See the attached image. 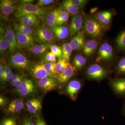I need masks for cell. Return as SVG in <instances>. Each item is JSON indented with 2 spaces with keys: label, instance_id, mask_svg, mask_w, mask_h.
<instances>
[{
  "label": "cell",
  "instance_id": "4dcf8cb0",
  "mask_svg": "<svg viewBox=\"0 0 125 125\" xmlns=\"http://www.w3.org/2000/svg\"><path fill=\"white\" fill-rule=\"evenodd\" d=\"M116 71L118 75L125 76V56L118 61L116 66Z\"/></svg>",
  "mask_w": 125,
  "mask_h": 125
},
{
  "label": "cell",
  "instance_id": "ffe728a7",
  "mask_svg": "<svg viewBox=\"0 0 125 125\" xmlns=\"http://www.w3.org/2000/svg\"><path fill=\"white\" fill-rule=\"evenodd\" d=\"M112 16V12L109 11H105L98 14L96 18L104 28L105 26H107L109 24Z\"/></svg>",
  "mask_w": 125,
  "mask_h": 125
},
{
  "label": "cell",
  "instance_id": "7c38bea8",
  "mask_svg": "<svg viewBox=\"0 0 125 125\" xmlns=\"http://www.w3.org/2000/svg\"><path fill=\"white\" fill-rule=\"evenodd\" d=\"M6 37L10 43V51L12 53L14 52L16 48L18 47L15 33L10 25H8L5 32Z\"/></svg>",
  "mask_w": 125,
  "mask_h": 125
},
{
  "label": "cell",
  "instance_id": "2e32d148",
  "mask_svg": "<svg viewBox=\"0 0 125 125\" xmlns=\"http://www.w3.org/2000/svg\"><path fill=\"white\" fill-rule=\"evenodd\" d=\"M61 11V9H57L47 15L45 18V24L47 28L52 29L57 26L56 21L59 14Z\"/></svg>",
  "mask_w": 125,
  "mask_h": 125
},
{
  "label": "cell",
  "instance_id": "ba28073f",
  "mask_svg": "<svg viewBox=\"0 0 125 125\" xmlns=\"http://www.w3.org/2000/svg\"><path fill=\"white\" fill-rule=\"evenodd\" d=\"M98 60H111L113 57V49L109 43L105 42L99 48L98 51Z\"/></svg>",
  "mask_w": 125,
  "mask_h": 125
},
{
  "label": "cell",
  "instance_id": "d6a6232c",
  "mask_svg": "<svg viewBox=\"0 0 125 125\" xmlns=\"http://www.w3.org/2000/svg\"><path fill=\"white\" fill-rule=\"evenodd\" d=\"M62 48L63 52V58L65 59L67 61L69 62L70 57L73 50L69 43H66L63 44L62 45Z\"/></svg>",
  "mask_w": 125,
  "mask_h": 125
},
{
  "label": "cell",
  "instance_id": "f35d334b",
  "mask_svg": "<svg viewBox=\"0 0 125 125\" xmlns=\"http://www.w3.org/2000/svg\"><path fill=\"white\" fill-rule=\"evenodd\" d=\"M54 1L53 0H39L36 5L39 7H41L52 4Z\"/></svg>",
  "mask_w": 125,
  "mask_h": 125
},
{
  "label": "cell",
  "instance_id": "484cf974",
  "mask_svg": "<svg viewBox=\"0 0 125 125\" xmlns=\"http://www.w3.org/2000/svg\"><path fill=\"white\" fill-rule=\"evenodd\" d=\"M49 46V44L47 43H41L34 45L29 48L30 51L34 55H40L44 53L48 48Z\"/></svg>",
  "mask_w": 125,
  "mask_h": 125
},
{
  "label": "cell",
  "instance_id": "44dd1931",
  "mask_svg": "<svg viewBox=\"0 0 125 125\" xmlns=\"http://www.w3.org/2000/svg\"><path fill=\"white\" fill-rule=\"evenodd\" d=\"M62 7L69 14L74 16L79 14V8L75 4L72 0H66L63 1Z\"/></svg>",
  "mask_w": 125,
  "mask_h": 125
},
{
  "label": "cell",
  "instance_id": "e0dca14e",
  "mask_svg": "<svg viewBox=\"0 0 125 125\" xmlns=\"http://www.w3.org/2000/svg\"><path fill=\"white\" fill-rule=\"evenodd\" d=\"M81 87L82 84L79 81L72 80L70 81L66 87V92L71 98L74 99L81 89Z\"/></svg>",
  "mask_w": 125,
  "mask_h": 125
},
{
  "label": "cell",
  "instance_id": "ac0fdd59",
  "mask_svg": "<svg viewBox=\"0 0 125 125\" xmlns=\"http://www.w3.org/2000/svg\"><path fill=\"white\" fill-rule=\"evenodd\" d=\"M75 69L70 65L64 71L59 74L57 80L61 84H63L67 83L71 78L73 75L74 73Z\"/></svg>",
  "mask_w": 125,
  "mask_h": 125
},
{
  "label": "cell",
  "instance_id": "8992f818",
  "mask_svg": "<svg viewBox=\"0 0 125 125\" xmlns=\"http://www.w3.org/2000/svg\"><path fill=\"white\" fill-rule=\"evenodd\" d=\"M83 15L79 14L73 16L70 26L69 34L70 37L76 35L83 27Z\"/></svg>",
  "mask_w": 125,
  "mask_h": 125
},
{
  "label": "cell",
  "instance_id": "9a60e30c",
  "mask_svg": "<svg viewBox=\"0 0 125 125\" xmlns=\"http://www.w3.org/2000/svg\"><path fill=\"white\" fill-rule=\"evenodd\" d=\"M70 45L73 50L82 49L85 45V37L83 31H79L72 39L69 42Z\"/></svg>",
  "mask_w": 125,
  "mask_h": 125
},
{
  "label": "cell",
  "instance_id": "d4e9b609",
  "mask_svg": "<svg viewBox=\"0 0 125 125\" xmlns=\"http://www.w3.org/2000/svg\"><path fill=\"white\" fill-rule=\"evenodd\" d=\"M13 28L16 32H19L27 35L32 36L33 32V30L31 27L22 23L20 22L19 23H15L14 24Z\"/></svg>",
  "mask_w": 125,
  "mask_h": 125
},
{
  "label": "cell",
  "instance_id": "681fc988",
  "mask_svg": "<svg viewBox=\"0 0 125 125\" xmlns=\"http://www.w3.org/2000/svg\"><path fill=\"white\" fill-rule=\"evenodd\" d=\"M122 113L125 115V100L123 104V108H122Z\"/></svg>",
  "mask_w": 125,
  "mask_h": 125
},
{
  "label": "cell",
  "instance_id": "d590c367",
  "mask_svg": "<svg viewBox=\"0 0 125 125\" xmlns=\"http://www.w3.org/2000/svg\"><path fill=\"white\" fill-rule=\"evenodd\" d=\"M38 16L35 15H29L23 16L22 18L18 19V20L20 23H22L26 25L30 21L37 18Z\"/></svg>",
  "mask_w": 125,
  "mask_h": 125
},
{
  "label": "cell",
  "instance_id": "cb8c5ba5",
  "mask_svg": "<svg viewBox=\"0 0 125 125\" xmlns=\"http://www.w3.org/2000/svg\"><path fill=\"white\" fill-rule=\"evenodd\" d=\"M98 46V43L95 40L92 39L87 41L83 48V52L85 55H91L94 52Z\"/></svg>",
  "mask_w": 125,
  "mask_h": 125
},
{
  "label": "cell",
  "instance_id": "4316f807",
  "mask_svg": "<svg viewBox=\"0 0 125 125\" xmlns=\"http://www.w3.org/2000/svg\"><path fill=\"white\" fill-rule=\"evenodd\" d=\"M74 66L77 69H82L87 63V60L83 56L77 55L75 56L73 61Z\"/></svg>",
  "mask_w": 125,
  "mask_h": 125
},
{
  "label": "cell",
  "instance_id": "5bb4252c",
  "mask_svg": "<svg viewBox=\"0 0 125 125\" xmlns=\"http://www.w3.org/2000/svg\"><path fill=\"white\" fill-rule=\"evenodd\" d=\"M38 85L43 90L46 92L55 89L57 86L56 82L53 78L47 77L39 81Z\"/></svg>",
  "mask_w": 125,
  "mask_h": 125
},
{
  "label": "cell",
  "instance_id": "277c9868",
  "mask_svg": "<svg viewBox=\"0 0 125 125\" xmlns=\"http://www.w3.org/2000/svg\"><path fill=\"white\" fill-rule=\"evenodd\" d=\"M88 78L91 79L100 80L107 75V72L102 66L98 64H93L90 66L86 71Z\"/></svg>",
  "mask_w": 125,
  "mask_h": 125
},
{
  "label": "cell",
  "instance_id": "e575fe53",
  "mask_svg": "<svg viewBox=\"0 0 125 125\" xmlns=\"http://www.w3.org/2000/svg\"><path fill=\"white\" fill-rule=\"evenodd\" d=\"M56 64L55 62H47L44 64V65L47 71L53 74L57 73L56 70Z\"/></svg>",
  "mask_w": 125,
  "mask_h": 125
},
{
  "label": "cell",
  "instance_id": "9c48e42d",
  "mask_svg": "<svg viewBox=\"0 0 125 125\" xmlns=\"http://www.w3.org/2000/svg\"><path fill=\"white\" fill-rule=\"evenodd\" d=\"M16 6L13 1L10 0H1L0 9L1 14L4 19L7 20L9 16L13 13Z\"/></svg>",
  "mask_w": 125,
  "mask_h": 125
},
{
  "label": "cell",
  "instance_id": "8d00e7d4",
  "mask_svg": "<svg viewBox=\"0 0 125 125\" xmlns=\"http://www.w3.org/2000/svg\"><path fill=\"white\" fill-rule=\"evenodd\" d=\"M56 57L51 52H48L45 57L44 59L45 61L47 62H55Z\"/></svg>",
  "mask_w": 125,
  "mask_h": 125
},
{
  "label": "cell",
  "instance_id": "c3c4849f",
  "mask_svg": "<svg viewBox=\"0 0 125 125\" xmlns=\"http://www.w3.org/2000/svg\"><path fill=\"white\" fill-rule=\"evenodd\" d=\"M33 0H21V2L23 4H31L32 2H33Z\"/></svg>",
  "mask_w": 125,
  "mask_h": 125
},
{
  "label": "cell",
  "instance_id": "4fadbf2b",
  "mask_svg": "<svg viewBox=\"0 0 125 125\" xmlns=\"http://www.w3.org/2000/svg\"><path fill=\"white\" fill-rule=\"evenodd\" d=\"M111 85L117 95L122 97H125V78L115 79L112 81Z\"/></svg>",
  "mask_w": 125,
  "mask_h": 125
},
{
  "label": "cell",
  "instance_id": "83f0119b",
  "mask_svg": "<svg viewBox=\"0 0 125 125\" xmlns=\"http://www.w3.org/2000/svg\"><path fill=\"white\" fill-rule=\"evenodd\" d=\"M70 65L69 62L64 58L58 59L56 64V73L60 74L63 72Z\"/></svg>",
  "mask_w": 125,
  "mask_h": 125
},
{
  "label": "cell",
  "instance_id": "7dc6e473",
  "mask_svg": "<svg viewBox=\"0 0 125 125\" xmlns=\"http://www.w3.org/2000/svg\"><path fill=\"white\" fill-rule=\"evenodd\" d=\"M21 76H22L19 75H14V76H13V78H12V79H11V80H10L11 81V82H13L15 81L16 80H17L18 79L20 78Z\"/></svg>",
  "mask_w": 125,
  "mask_h": 125
},
{
  "label": "cell",
  "instance_id": "836d02e7",
  "mask_svg": "<svg viewBox=\"0 0 125 125\" xmlns=\"http://www.w3.org/2000/svg\"><path fill=\"white\" fill-rule=\"evenodd\" d=\"M50 48L51 52L59 59L63 58V52L61 48L57 45H52L50 46Z\"/></svg>",
  "mask_w": 125,
  "mask_h": 125
},
{
  "label": "cell",
  "instance_id": "60d3db41",
  "mask_svg": "<svg viewBox=\"0 0 125 125\" xmlns=\"http://www.w3.org/2000/svg\"><path fill=\"white\" fill-rule=\"evenodd\" d=\"M75 4L79 8L83 7L86 4L88 1L86 0H72Z\"/></svg>",
  "mask_w": 125,
  "mask_h": 125
},
{
  "label": "cell",
  "instance_id": "d6986e66",
  "mask_svg": "<svg viewBox=\"0 0 125 125\" xmlns=\"http://www.w3.org/2000/svg\"><path fill=\"white\" fill-rule=\"evenodd\" d=\"M25 104L28 111L32 114H35L42 108V103L37 99H31L28 100Z\"/></svg>",
  "mask_w": 125,
  "mask_h": 125
},
{
  "label": "cell",
  "instance_id": "7a4b0ae2",
  "mask_svg": "<svg viewBox=\"0 0 125 125\" xmlns=\"http://www.w3.org/2000/svg\"><path fill=\"white\" fill-rule=\"evenodd\" d=\"M83 28L87 33L94 38H97L101 36L103 28L96 18L90 16L83 21Z\"/></svg>",
  "mask_w": 125,
  "mask_h": 125
},
{
  "label": "cell",
  "instance_id": "ee69618b",
  "mask_svg": "<svg viewBox=\"0 0 125 125\" xmlns=\"http://www.w3.org/2000/svg\"><path fill=\"white\" fill-rule=\"evenodd\" d=\"M3 69H4V75L11 72V69L8 66L6 65L5 66H3Z\"/></svg>",
  "mask_w": 125,
  "mask_h": 125
},
{
  "label": "cell",
  "instance_id": "3957f363",
  "mask_svg": "<svg viewBox=\"0 0 125 125\" xmlns=\"http://www.w3.org/2000/svg\"><path fill=\"white\" fill-rule=\"evenodd\" d=\"M9 62L15 68L27 69L29 67L30 62L27 57L20 52H15L9 58Z\"/></svg>",
  "mask_w": 125,
  "mask_h": 125
},
{
  "label": "cell",
  "instance_id": "6da1fadb",
  "mask_svg": "<svg viewBox=\"0 0 125 125\" xmlns=\"http://www.w3.org/2000/svg\"><path fill=\"white\" fill-rule=\"evenodd\" d=\"M48 10L31 4L21 3L16 11L15 17L18 19L25 16L29 15H35L39 16H43L47 14Z\"/></svg>",
  "mask_w": 125,
  "mask_h": 125
},
{
  "label": "cell",
  "instance_id": "bcb514c9",
  "mask_svg": "<svg viewBox=\"0 0 125 125\" xmlns=\"http://www.w3.org/2000/svg\"><path fill=\"white\" fill-rule=\"evenodd\" d=\"M4 70L3 66L2 64L1 63L0 64V78L1 80L2 79V77L4 76Z\"/></svg>",
  "mask_w": 125,
  "mask_h": 125
},
{
  "label": "cell",
  "instance_id": "5b68a950",
  "mask_svg": "<svg viewBox=\"0 0 125 125\" xmlns=\"http://www.w3.org/2000/svg\"><path fill=\"white\" fill-rule=\"evenodd\" d=\"M35 37L38 42L41 43H47L53 40L54 35L52 32L49 29L42 27L37 30Z\"/></svg>",
  "mask_w": 125,
  "mask_h": 125
},
{
  "label": "cell",
  "instance_id": "7bdbcfd3",
  "mask_svg": "<svg viewBox=\"0 0 125 125\" xmlns=\"http://www.w3.org/2000/svg\"><path fill=\"white\" fill-rule=\"evenodd\" d=\"M14 75V73L12 72H10L7 74L4 75L2 77L1 80L4 81L5 82H8L11 80V79Z\"/></svg>",
  "mask_w": 125,
  "mask_h": 125
},
{
  "label": "cell",
  "instance_id": "74e56055",
  "mask_svg": "<svg viewBox=\"0 0 125 125\" xmlns=\"http://www.w3.org/2000/svg\"><path fill=\"white\" fill-rule=\"evenodd\" d=\"M0 125H16V120L15 118H5L1 121Z\"/></svg>",
  "mask_w": 125,
  "mask_h": 125
},
{
  "label": "cell",
  "instance_id": "f546056e",
  "mask_svg": "<svg viewBox=\"0 0 125 125\" xmlns=\"http://www.w3.org/2000/svg\"><path fill=\"white\" fill-rule=\"evenodd\" d=\"M116 43L119 50L125 52V30H123L119 34L116 38Z\"/></svg>",
  "mask_w": 125,
  "mask_h": 125
},
{
  "label": "cell",
  "instance_id": "b9f144b4",
  "mask_svg": "<svg viewBox=\"0 0 125 125\" xmlns=\"http://www.w3.org/2000/svg\"><path fill=\"white\" fill-rule=\"evenodd\" d=\"M24 80L22 76H21L20 78L18 79L17 80L13 82H10V84L13 87H15L17 88L21 84V83Z\"/></svg>",
  "mask_w": 125,
  "mask_h": 125
},
{
  "label": "cell",
  "instance_id": "ab89813d",
  "mask_svg": "<svg viewBox=\"0 0 125 125\" xmlns=\"http://www.w3.org/2000/svg\"><path fill=\"white\" fill-rule=\"evenodd\" d=\"M20 125H35V124L31 117H27L23 120Z\"/></svg>",
  "mask_w": 125,
  "mask_h": 125
},
{
  "label": "cell",
  "instance_id": "30bf717a",
  "mask_svg": "<svg viewBox=\"0 0 125 125\" xmlns=\"http://www.w3.org/2000/svg\"><path fill=\"white\" fill-rule=\"evenodd\" d=\"M34 88V84L32 81L24 79L20 85L16 88V91L21 96L24 97L33 92Z\"/></svg>",
  "mask_w": 125,
  "mask_h": 125
},
{
  "label": "cell",
  "instance_id": "f1b7e54d",
  "mask_svg": "<svg viewBox=\"0 0 125 125\" xmlns=\"http://www.w3.org/2000/svg\"><path fill=\"white\" fill-rule=\"evenodd\" d=\"M10 43L6 37L5 32L1 33L0 35V53L2 55L8 49H10Z\"/></svg>",
  "mask_w": 125,
  "mask_h": 125
},
{
  "label": "cell",
  "instance_id": "7402d4cb",
  "mask_svg": "<svg viewBox=\"0 0 125 125\" xmlns=\"http://www.w3.org/2000/svg\"><path fill=\"white\" fill-rule=\"evenodd\" d=\"M52 30L56 37L61 40L66 38L69 34V30L66 26H56Z\"/></svg>",
  "mask_w": 125,
  "mask_h": 125
},
{
  "label": "cell",
  "instance_id": "1f68e13d",
  "mask_svg": "<svg viewBox=\"0 0 125 125\" xmlns=\"http://www.w3.org/2000/svg\"><path fill=\"white\" fill-rule=\"evenodd\" d=\"M69 17V14L65 10H62L59 14L56 21V25L57 26H59L66 22Z\"/></svg>",
  "mask_w": 125,
  "mask_h": 125
},
{
  "label": "cell",
  "instance_id": "603a6c76",
  "mask_svg": "<svg viewBox=\"0 0 125 125\" xmlns=\"http://www.w3.org/2000/svg\"><path fill=\"white\" fill-rule=\"evenodd\" d=\"M23 107V101L19 99H16L11 101L9 104L7 111L10 113H17L20 112Z\"/></svg>",
  "mask_w": 125,
  "mask_h": 125
},
{
  "label": "cell",
  "instance_id": "f6af8a7d",
  "mask_svg": "<svg viewBox=\"0 0 125 125\" xmlns=\"http://www.w3.org/2000/svg\"><path fill=\"white\" fill-rule=\"evenodd\" d=\"M7 103L6 99L0 96V105L1 106H3L5 105Z\"/></svg>",
  "mask_w": 125,
  "mask_h": 125
},
{
  "label": "cell",
  "instance_id": "8fae6325",
  "mask_svg": "<svg viewBox=\"0 0 125 125\" xmlns=\"http://www.w3.org/2000/svg\"><path fill=\"white\" fill-rule=\"evenodd\" d=\"M32 73L36 79L40 80L47 77L52 78L53 74L47 71L44 64H38L36 65L31 70Z\"/></svg>",
  "mask_w": 125,
  "mask_h": 125
},
{
  "label": "cell",
  "instance_id": "52a82bcc",
  "mask_svg": "<svg viewBox=\"0 0 125 125\" xmlns=\"http://www.w3.org/2000/svg\"><path fill=\"white\" fill-rule=\"evenodd\" d=\"M15 33L18 47L30 48L33 46V39L32 36L16 31Z\"/></svg>",
  "mask_w": 125,
  "mask_h": 125
}]
</instances>
